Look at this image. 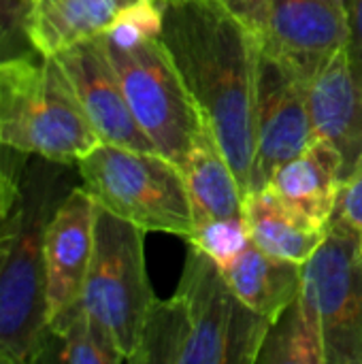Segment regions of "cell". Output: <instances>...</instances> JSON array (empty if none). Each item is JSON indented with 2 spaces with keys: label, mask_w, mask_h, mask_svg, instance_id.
I'll use <instances>...</instances> for the list:
<instances>
[{
  "label": "cell",
  "mask_w": 362,
  "mask_h": 364,
  "mask_svg": "<svg viewBox=\"0 0 362 364\" xmlns=\"http://www.w3.org/2000/svg\"><path fill=\"white\" fill-rule=\"evenodd\" d=\"M81 186L96 205L145 232H169L186 241L196 218L179 166L158 151L100 143L77 162Z\"/></svg>",
  "instance_id": "5"
},
{
  "label": "cell",
  "mask_w": 362,
  "mask_h": 364,
  "mask_svg": "<svg viewBox=\"0 0 362 364\" xmlns=\"http://www.w3.org/2000/svg\"><path fill=\"white\" fill-rule=\"evenodd\" d=\"M188 243L201 250L205 256H209L222 271H226L241 256V252L247 245H252V239L241 213V215L198 222Z\"/></svg>",
  "instance_id": "21"
},
{
  "label": "cell",
  "mask_w": 362,
  "mask_h": 364,
  "mask_svg": "<svg viewBox=\"0 0 362 364\" xmlns=\"http://www.w3.org/2000/svg\"><path fill=\"white\" fill-rule=\"evenodd\" d=\"M36 2H38V0H26V4H28V13H30V9H32V6H36Z\"/></svg>",
  "instance_id": "28"
},
{
  "label": "cell",
  "mask_w": 362,
  "mask_h": 364,
  "mask_svg": "<svg viewBox=\"0 0 362 364\" xmlns=\"http://www.w3.org/2000/svg\"><path fill=\"white\" fill-rule=\"evenodd\" d=\"M145 230L96 205L94 252L81 305L111 339L124 363H134L154 303L145 269Z\"/></svg>",
  "instance_id": "6"
},
{
  "label": "cell",
  "mask_w": 362,
  "mask_h": 364,
  "mask_svg": "<svg viewBox=\"0 0 362 364\" xmlns=\"http://www.w3.org/2000/svg\"><path fill=\"white\" fill-rule=\"evenodd\" d=\"M314 143L307 79L262 49L256 94V154L250 190H262L280 166Z\"/></svg>",
  "instance_id": "9"
},
{
  "label": "cell",
  "mask_w": 362,
  "mask_h": 364,
  "mask_svg": "<svg viewBox=\"0 0 362 364\" xmlns=\"http://www.w3.org/2000/svg\"><path fill=\"white\" fill-rule=\"evenodd\" d=\"M26 0H0V60L36 53L26 32Z\"/></svg>",
  "instance_id": "23"
},
{
  "label": "cell",
  "mask_w": 362,
  "mask_h": 364,
  "mask_svg": "<svg viewBox=\"0 0 362 364\" xmlns=\"http://www.w3.org/2000/svg\"><path fill=\"white\" fill-rule=\"evenodd\" d=\"M224 277L245 307L275 324L299 296L303 267L277 260L252 243L224 271Z\"/></svg>",
  "instance_id": "16"
},
{
  "label": "cell",
  "mask_w": 362,
  "mask_h": 364,
  "mask_svg": "<svg viewBox=\"0 0 362 364\" xmlns=\"http://www.w3.org/2000/svg\"><path fill=\"white\" fill-rule=\"evenodd\" d=\"M271 322L245 307L224 271L190 245L175 296L156 301L134 364H254Z\"/></svg>",
  "instance_id": "2"
},
{
  "label": "cell",
  "mask_w": 362,
  "mask_h": 364,
  "mask_svg": "<svg viewBox=\"0 0 362 364\" xmlns=\"http://www.w3.org/2000/svg\"><path fill=\"white\" fill-rule=\"evenodd\" d=\"M348 17H350V53H352V64L354 73L358 79L362 92V0H348Z\"/></svg>",
  "instance_id": "27"
},
{
  "label": "cell",
  "mask_w": 362,
  "mask_h": 364,
  "mask_svg": "<svg viewBox=\"0 0 362 364\" xmlns=\"http://www.w3.org/2000/svg\"><path fill=\"white\" fill-rule=\"evenodd\" d=\"M23 162L11 164L9 160L0 162V258L4 256L13 232L17 224V211H19V175H21Z\"/></svg>",
  "instance_id": "24"
},
{
  "label": "cell",
  "mask_w": 362,
  "mask_h": 364,
  "mask_svg": "<svg viewBox=\"0 0 362 364\" xmlns=\"http://www.w3.org/2000/svg\"><path fill=\"white\" fill-rule=\"evenodd\" d=\"M256 363L324 364L318 326L299 296L271 326Z\"/></svg>",
  "instance_id": "20"
},
{
  "label": "cell",
  "mask_w": 362,
  "mask_h": 364,
  "mask_svg": "<svg viewBox=\"0 0 362 364\" xmlns=\"http://www.w3.org/2000/svg\"><path fill=\"white\" fill-rule=\"evenodd\" d=\"M4 149H6V147H4V145H2V143H0V162H2V160H4Z\"/></svg>",
  "instance_id": "29"
},
{
  "label": "cell",
  "mask_w": 362,
  "mask_h": 364,
  "mask_svg": "<svg viewBox=\"0 0 362 364\" xmlns=\"http://www.w3.org/2000/svg\"><path fill=\"white\" fill-rule=\"evenodd\" d=\"M51 58H55L64 70L87 122L102 143L156 151L128 107L102 34L79 41Z\"/></svg>",
  "instance_id": "10"
},
{
  "label": "cell",
  "mask_w": 362,
  "mask_h": 364,
  "mask_svg": "<svg viewBox=\"0 0 362 364\" xmlns=\"http://www.w3.org/2000/svg\"><path fill=\"white\" fill-rule=\"evenodd\" d=\"M344 2H346V6H348V0H344Z\"/></svg>",
  "instance_id": "31"
},
{
  "label": "cell",
  "mask_w": 362,
  "mask_h": 364,
  "mask_svg": "<svg viewBox=\"0 0 362 364\" xmlns=\"http://www.w3.org/2000/svg\"><path fill=\"white\" fill-rule=\"evenodd\" d=\"M130 0H51L28 13L26 32L32 49L51 58L62 49L102 34L115 13Z\"/></svg>",
  "instance_id": "17"
},
{
  "label": "cell",
  "mask_w": 362,
  "mask_h": 364,
  "mask_svg": "<svg viewBox=\"0 0 362 364\" xmlns=\"http://www.w3.org/2000/svg\"><path fill=\"white\" fill-rule=\"evenodd\" d=\"M160 41L243 194L256 154L262 38L218 0H158Z\"/></svg>",
  "instance_id": "1"
},
{
  "label": "cell",
  "mask_w": 362,
  "mask_h": 364,
  "mask_svg": "<svg viewBox=\"0 0 362 364\" xmlns=\"http://www.w3.org/2000/svg\"><path fill=\"white\" fill-rule=\"evenodd\" d=\"M96 200L79 186L51 211L45 228V296L49 324L81 301L94 252Z\"/></svg>",
  "instance_id": "11"
},
{
  "label": "cell",
  "mask_w": 362,
  "mask_h": 364,
  "mask_svg": "<svg viewBox=\"0 0 362 364\" xmlns=\"http://www.w3.org/2000/svg\"><path fill=\"white\" fill-rule=\"evenodd\" d=\"M43 360L68 364L124 363L111 339L87 316L81 301L49 324V339Z\"/></svg>",
  "instance_id": "19"
},
{
  "label": "cell",
  "mask_w": 362,
  "mask_h": 364,
  "mask_svg": "<svg viewBox=\"0 0 362 364\" xmlns=\"http://www.w3.org/2000/svg\"><path fill=\"white\" fill-rule=\"evenodd\" d=\"M341 183V154L331 143L314 141L301 156L280 166L265 188L309 224L329 228Z\"/></svg>",
  "instance_id": "14"
},
{
  "label": "cell",
  "mask_w": 362,
  "mask_h": 364,
  "mask_svg": "<svg viewBox=\"0 0 362 364\" xmlns=\"http://www.w3.org/2000/svg\"><path fill=\"white\" fill-rule=\"evenodd\" d=\"M177 166L188 186L196 224L241 215L243 190L209 130L203 132Z\"/></svg>",
  "instance_id": "18"
},
{
  "label": "cell",
  "mask_w": 362,
  "mask_h": 364,
  "mask_svg": "<svg viewBox=\"0 0 362 364\" xmlns=\"http://www.w3.org/2000/svg\"><path fill=\"white\" fill-rule=\"evenodd\" d=\"M350 38L344 0H271L262 49L309 81L331 53L350 45Z\"/></svg>",
  "instance_id": "12"
},
{
  "label": "cell",
  "mask_w": 362,
  "mask_h": 364,
  "mask_svg": "<svg viewBox=\"0 0 362 364\" xmlns=\"http://www.w3.org/2000/svg\"><path fill=\"white\" fill-rule=\"evenodd\" d=\"M299 299L318 326L324 364H362V252L341 222H329L322 245L303 264Z\"/></svg>",
  "instance_id": "8"
},
{
  "label": "cell",
  "mask_w": 362,
  "mask_h": 364,
  "mask_svg": "<svg viewBox=\"0 0 362 364\" xmlns=\"http://www.w3.org/2000/svg\"><path fill=\"white\" fill-rule=\"evenodd\" d=\"M354 232L362 252V160L344 177L333 218Z\"/></svg>",
  "instance_id": "25"
},
{
  "label": "cell",
  "mask_w": 362,
  "mask_h": 364,
  "mask_svg": "<svg viewBox=\"0 0 362 364\" xmlns=\"http://www.w3.org/2000/svg\"><path fill=\"white\" fill-rule=\"evenodd\" d=\"M241 213L252 243L265 254L303 267L322 245L329 228H318L288 209L267 188L243 194Z\"/></svg>",
  "instance_id": "15"
},
{
  "label": "cell",
  "mask_w": 362,
  "mask_h": 364,
  "mask_svg": "<svg viewBox=\"0 0 362 364\" xmlns=\"http://www.w3.org/2000/svg\"><path fill=\"white\" fill-rule=\"evenodd\" d=\"M41 2H51V0H38L36 4H41ZM32 9H34V6H32ZM32 9H30V11H32Z\"/></svg>",
  "instance_id": "30"
},
{
  "label": "cell",
  "mask_w": 362,
  "mask_h": 364,
  "mask_svg": "<svg viewBox=\"0 0 362 364\" xmlns=\"http://www.w3.org/2000/svg\"><path fill=\"white\" fill-rule=\"evenodd\" d=\"M0 143L68 166L102 141L58 60L26 53L0 60Z\"/></svg>",
  "instance_id": "4"
},
{
  "label": "cell",
  "mask_w": 362,
  "mask_h": 364,
  "mask_svg": "<svg viewBox=\"0 0 362 364\" xmlns=\"http://www.w3.org/2000/svg\"><path fill=\"white\" fill-rule=\"evenodd\" d=\"M162 32V6L158 0L126 2L102 32L105 41L119 49H132Z\"/></svg>",
  "instance_id": "22"
},
{
  "label": "cell",
  "mask_w": 362,
  "mask_h": 364,
  "mask_svg": "<svg viewBox=\"0 0 362 364\" xmlns=\"http://www.w3.org/2000/svg\"><path fill=\"white\" fill-rule=\"evenodd\" d=\"M218 2H222L245 26H250L260 38H265L267 26H269L271 0H218Z\"/></svg>",
  "instance_id": "26"
},
{
  "label": "cell",
  "mask_w": 362,
  "mask_h": 364,
  "mask_svg": "<svg viewBox=\"0 0 362 364\" xmlns=\"http://www.w3.org/2000/svg\"><path fill=\"white\" fill-rule=\"evenodd\" d=\"M105 47L137 124L160 156L179 164L209 128L160 36L132 49Z\"/></svg>",
  "instance_id": "7"
},
{
  "label": "cell",
  "mask_w": 362,
  "mask_h": 364,
  "mask_svg": "<svg viewBox=\"0 0 362 364\" xmlns=\"http://www.w3.org/2000/svg\"><path fill=\"white\" fill-rule=\"evenodd\" d=\"M19 175V211L13 239L0 258V363H41L47 339L45 228L58 196L60 166L28 156Z\"/></svg>",
  "instance_id": "3"
},
{
  "label": "cell",
  "mask_w": 362,
  "mask_h": 364,
  "mask_svg": "<svg viewBox=\"0 0 362 364\" xmlns=\"http://www.w3.org/2000/svg\"><path fill=\"white\" fill-rule=\"evenodd\" d=\"M314 141L331 143L344 158V177L362 160V92L350 45L331 53L307 81Z\"/></svg>",
  "instance_id": "13"
}]
</instances>
